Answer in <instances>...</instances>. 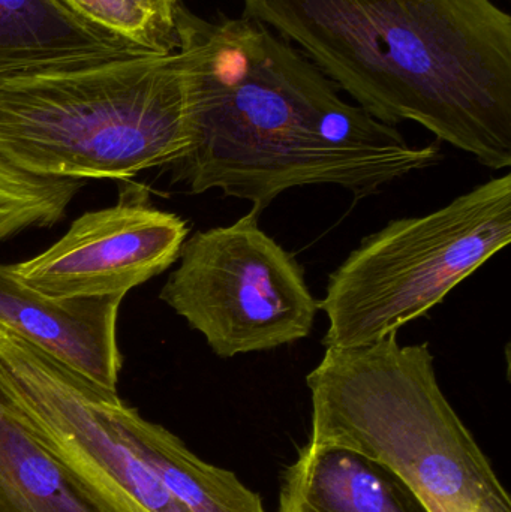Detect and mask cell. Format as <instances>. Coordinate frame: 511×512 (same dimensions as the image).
<instances>
[{
  "instance_id": "9a60e30c",
  "label": "cell",
  "mask_w": 511,
  "mask_h": 512,
  "mask_svg": "<svg viewBox=\"0 0 511 512\" xmlns=\"http://www.w3.org/2000/svg\"><path fill=\"white\" fill-rule=\"evenodd\" d=\"M75 14L108 35L149 53H173L179 48L176 12L164 11L150 0H62Z\"/></svg>"
},
{
  "instance_id": "7a4b0ae2",
  "label": "cell",
  "mask_w": 511,
  "mask_h": 512,
  "mask_svg": "<svg viewBox=\"0 0 511 512\" xmlns=\"http://www.w3.org/2000/svg\"><path fill=\"white\" fill-rule=\"evenodd\" d=\"M356 105L511 167V17L492 0H242Z\"/></svg>"
},
{
  "instance_id": "7c38bea8",
  "label": "cell",
  "mask_w": 511,
  "mask_h": 512,
  "mask_svg": "<svg viewBox=\"0 0 511 512\" xmlns=\"http://www.w3.org/2000/svg\"><path fill=\"white\" fill-rule=\"evenodd\" d=\"M110 415L117 432L186 511L267 512L261 496L234 472L204 462L182 439L141 417L119 396L111 400Z\"/></svg>"
},
{
  "instance_id": "5bb4252c",
  "label": "cell",
  "mask_w": 511,
  "mask_h": 512,
  "mask_svg": "<svg viewBox=\"0 0 511 512\" xmlns=\"http://www.w3.org/2000/svg\"><path fill=\"white\" fill-rule=\"evenodd\" d=\"M83 180L36 176L0 155V242L65 218Z\"/></svg>"
},
{
  "instance_id": "52a82bcc",
  "label": "cell",
  "mask_w": 511,
  "mask_h": 512,
  "mask_svg": "<svg viewBox=\"0 0 511 512\" xmlns=\"http://www.w3.org/2000/svg\"><path fill=\"white\" fill-rule=\"evenodd\" d=\"M0 394L98 512H188L114 426L108 391L0 325Z\"/></svg>"
},
{
  "instance_id": "9c48e42d",
  "label": "cell",
  "mask_w": 511,
  "mask_h": 512,
  "mask_svg": "<svg viewBox=\"0 0 511 512\" xmlns=\"http://www.w3.org/2000/svg\"><path fill=\"white\" fill-rule=\"evenodd\" d=\"M123 295L56 298L29 288L0 264V325L63 366L117 391L122 352L117 318Z\"/></svg>"
},
{
  "instance_id": "8fae6325",
  "label": "cell",
  "mask_w": 511,
  "mask_h": 512,
  "mask_svg": "<svg viewBox=\"0 0 511 512\" xmlns=\"http://www.w3.org/2000/svg\"><path fill=\"white\" fill-rule=\"evenodd\" d=\"M138 53L62 0H0V77Z\"/></svg>"
},
{
  "instance_id": "8992f818",
  "label": "cell",
  "mask_w": 511,
  "mask_h": 512,
  "mask_svg": "<svg viewBox=\"0 0 511 512\" xmlns=\"http://www.w3.org/2000/svg\"><path fill=\"white\" fill-rule=\"evenodd\" d=\"M260 216L251 210L186 239L159 295L219 358L306 339L320 310L302 265L260 227Z\"/></svg>"
},
{
  "instance_id": "30bf717a",
  "label": "cell",
  "mask_w": 511,
  "mask_h": 512,
  "mask_svg": "<svg viewBox=\"0 0 511 512\" xmlns=\"http://www.w3.org/2000/svg\"><path fill=\"white\" fill-rule=\"evenodd\" d=\"M278 512L429 511L386 466L308 441L282 471Z\"/></svg>"
},
{
  "instance_id": "4fadbf2b",
  "label": "cell",
  "mask_w": 511,
  "mask_h": 512,
  "mask_svg": "<svg viewBox=\"0 0 511 512\" xmlns=\"http://www.w3.org/2000/svg\"><path fill=\"white\" fill-rule=\"evenodd\" d=\"M0 512H98L2 394Z\"/></svg>"
},
{
  "instance_id": "5b68a950",
  "label": "cell",
  "mask_w": 511,
  "mask_h": 512,
  "mask_svg": "<svg viewBox=\"0 0 511 512\" xmlns=\"http://www.w3.org/2000/svg\"><path fill=\"white\" fill-rule=\"evenodd\" d=\"M511 242V174L447 206L395 219L329 276L324 348L371 345L422 318Z\"/></svg>"
},
{
  "instance_id": "3957f363",
  "label": "cell",
  "mask_w": 511,
  "mask_h": 512,
  "mask_svg": "<svg viewBox=\"0 0 511 512\" xmlns=\"http://www.w3.org/2000/svg\"><path fill=\"white\" fill-rule=\"evenodd\" d=\"M191 63L138 53L0 77V155L57 179H128L191 149Z\"/></svg>"
},
{
  "instance_id": "277c9868",
  "label": "cell",
  "mask_w": 511,
  "mask_h": 512,
  "mask_svg": "<svg viewBox=\"0 0 511 512\" xmlns=\"http://www.w3.org/2000/svg\"><path fill=\"white\" fill-rule=\"evenodd\" d=\"M311 438L392 471L429 512H511L506 487L447 399L429 343L390 334L326 348L306 376Z\"/></svg>"
},
{
  "instance_id": "ba28073f",
  "label": "cell",
  "mask_w": 511,
  "mask_h": 512,
  "mask_svg": "<svg viewBox=\"0 0 511 512\" xmlns=\"http://www.w3.org/2000/svg\"><path fill=\"white\" fill-rule=\"evenodd\" d=\"M186 221L155 209L141 186L75 219L47 251L12 265L29 288L56 298L123 295L164 273L188 239Z\"/></svg>"
},
{
  "instance_id": "6da1fadb",
  "label": "cell",
  "mask_w": 511,
  "mask_h": 512,
  "mask_svg": "<svg viewBox=\"0 0 511 512\" xmlns=\"http://www.w3.org/2000/svg\"><path fill=\"white\" fill-rule=\"evenodd\" d=\"M179 48L194 75L195 129L171 165L191 194L221 191L263 213L279 195L333 185L356 198L441 161L396 126L344 101L293 44L251 18L204 20L176 9Z\"/></svg>"
},
{
  "instance_id": "2e32d148",
  "label": "cell",
  "mask_w": 511,
  "mask_h": 512,
  "mask_svg": "<svg viewBox=\"0 0 511 512\" xmlns=\"http://www.w3.org/2000/svg\"><path fill=\"white\" fill-rule=\"evenodd\" d=\"M150 2L155 3L156 6L164 9V11L171 12V14H174L177 6L180 5V0H150Z\"/></svg>"
}]
</instances>
